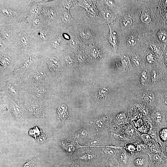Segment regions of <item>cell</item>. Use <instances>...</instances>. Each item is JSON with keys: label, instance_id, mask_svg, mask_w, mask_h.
Wrapping results in <instances>:
<instances>
[{"label": "cell", "instance_id": "obj_1", "mask_svg": "<svg viewBox=\"0 0 167 167\" xmlns=\"http://www.w3.org/2000/svg\"><path fill=\"white\" fill-rule=\"evenodd\" d=\"M135 29L145 35L157 28L152 0H136Z\"/></svg>", "mask_w": 167, "mask_h": 167}, {"label": "cell", "instance_id": "obj_2", "mask_svg": "<svg viewBox=\"0 0 167 167\" xmlns=\"http://www.w3.org/2000/svg\"><path fill=\"white\" fill-rule=\"evenodd\" d=\"M144 37V35L135 29L123 33L122 45L125 52L143 46Z\"/></svg>", "mask_w": 167, "mask_h": 167}, {"label": "cell", "instance_id": "obj_3", "mask_svg": "<svg viewBox=\"0 0 167 167\" xmlns=\"http://www.w3.org/2000/svg\"><path fill=\"white\" fill-rule=\"evenodd\" d=\"M158 64L150 70V86L157 88L167 84V68L163 62L157 60Z\"/></svg>", "mask_w": 167, "mask_h": 167}, {"label": "cell", "instance_id": "obj_4", "mask_svg": "<svg viewBox=\"0 0 167 167\" xmlns=\"http://www.w3.org/2000/svg\"><path fill=\"white\" fill-rule=\"evenodd\" d=\"M144 49L145 47L143 46L129 50L126 52L131 60L133 68V73H136L145 66Z\"/></svg>", "mask_w": 167, "mask_h": 167}, {"label": "cell", "instance_id": "obj_5", "mask_svg": "<svg viewBox=\"0 0 167 167\" xmlns=\"http://www.w3.org/2000/svg\"><path fill=\"white\" fill-rule=\"evenodd\" d=\"M137 99L146 105L156 108L157 104L156 88L150 86L141 90L138 94Z\"/></svg>", "mask_w": 167, "mask_h": 167}, {"label": "cell", "instance_id": "obj_6", "mask_svg": "<svg viewBox=\"0 0 167 167\" xmlns=\"http://www.w3.org/2000/svg\"><path fill=\"white\" fill-rule=\"evenodd\" d=\"M157 28L167 20V0H152Z\"/></svg>", "mask_w": 167, "mask_h": 167}, {"label": "cell", "instance_id": "obj_7", "mask_svg": "<svg viewBox=\"0 0 167 167\" xmlns=\"http://www.w3.org/2000/svg\"><path fill=\"white\" fill-rule=\"evenodd\" d=\"M143 46L150 49L156 55L157 59L161 57L164 49V46L155 39L153 34L144 35Z\"/></svg>", "mask_w": 167, "mask_h": 167}, {"label": "cell", "instance_id": "obj_8", "mask_svg": "<svg viewBox=\"0 0 167 167\" xmlns=\"http://www.w3.org/2000/svg\"><path fill=\"white\" fill-rule=\"evenodd\" d=\"M135 74L141 90L150 86L151 74L150 70L145 66Z\"/></svg>", "mask_w": 167, "mask_h": 167}, {"label": "cell", "instance_id": "obj_9", "mask_svg": "<svg viewBox=\"0 0 167 167\" xmlns=\"http://www.w3.org/2000/svg\"><path fill=\"white\" fill-rule=\"evenodd\" d=\"M157 104L156 109L167 111V84L156 88Z\"/></svg>", "mask_w": 167, "mask_h": 167}, {"label": "cell", "instance_id": "obj_10", "mask_svg": "<svg viewBox=\"0 0 167 167\" xmlns=\"http://www.w3.org/2000/svg\"><path fill=\"white\" fill-rule=\"evenodd\" d=\"M153 35L155 39L162 44L164 49L167 46V26L165 24L158 27Z\"/></svg>", "mask_w": 167, "mask_h": 167}, {"label": "cell", "instance_id": "obj_11", "mask_svg": "<svg viewBox=\"0 0 167 167\" xmlns=\"http://www.w3.org/2000/svg\"><path fill=\"white\" fill-rule=\"evenodd\" d=\"M152 118L159 131L163 128H167V123L164 112L155 109Z\"/></svg>", "mask_w": 167, "mask_h": 167}, {"label": "cell", "instance_id": "obj_12", "mask_svg": "<svg viewBox=\"0 0 167 167\" xmlns=\"http://www.w3.org/2000/svg\"><path fill=\"white\" fill-rule=\"evenodd\" d=\"M144 60L145 66L150 70L158 64L156 55L145 47L144 50Z\"/></svg>", "mask_w": 167, "mask_h": 167}, {"label": "cell", "instance_id": "obj_13", "mask_svg": "<svg viewBox=\"0 0 167 167\" xmlns=\"http://www.w3.org/2000/svg\"><path fill=\"white\" fill-rule=\"evenodd\" d=\"M121 69L126 74H130L133 73V68L130 59L128 56L122 54L120 57Z\"/></svg>", "mask_w": 167, "mask_h": 167}, {"label": "cell", "instance_id": "obj_14", "mask_svg": "<svg viewBox=\"0 0 167 167\" xmlns=\"http://www.w3.org/2000/svg\"><path fill=\"white\" fill-rule=\"evenodd\" d=\"M108 24L109 28V31L107 36V40L112 46L113 49L116 52L118 46V39L116 33L111 28L109 23Z\"/></svg>", "mask_w": 167, "mask_h": 167}, {"label": "cell", "instance_id": "obj_15", "mask_svg": "<svg viewBox=\"0 0 167 167\" xmlns=\"http://www.w3.org/2000/svg\"><path fill=\"white\" fill-rule=\"evenodd\" d=\"M148 155L145 154H140L136 156L133 161L134 164L137 166L141 167L144 165L146 158Z\"/></svg>", "mask_w": 167, "mask_h": 167}, {"label": "cell", "instance_id": "obj_16", "mask_svg": "<svg viewBox=\"0 0 167 167\" xmlns=\"http://www.w3.org/2000/svg\"><path fill=\"white\" fill-rule=\"evenodd\" d=\"M11 109L16 120L19 122L22 121V113L19 107L15 105H13Z\"/></svg>", "mask_w": 167, "mask_h": 167}, {"label": "cell", "instance_id": "obj_17", "mask_svg": "<svg viewBox=\"0 0 167 167\" xmlns=\"http://www.w3.org/2000/svg\"><path fill=\"white\" fill-rule=\"evenodd\" d=\"M39 158V156H37L28 160L22 165L21 167H34Z\"/></svg>", "mask_w": 167, "mask_h": 167}, {"label": "cell", "instance_id": "obj_18", "mask_svg": "<svg viewBox=\"0 0 167 167\" xmlns=\"http://www.w3.org/2000/svg\"><path fill=\"white\" fill-rule=\"evenodd\" d=\"M158 135L161 142L167 141V128H163L160 130Z\"/></svg>", "mask_w": 167, "mask_h": 167}, {"label": "cell", "instance_id": "obj_19", "mask_svg": "<svg viewBox=\"0 0 167 167\" xmlns=\"http://www.w3.org/2000/svg\"><path fill=\"white\" fill-rule=\"evenodd\" d=\"M128 159V155L125 151L123 152L119 156L118 160L122 164H126Z\"/></svg>", "mask_w": 167, "mask_h": 167}, {"label": "cell", "instance_id": "obj_20", "mask_svg": "<svg viewBox=\"0 0 167 167\" xmlns=\"http://www.w3.org/2000/svg\"><path fill=\"white\" fill-rule=\"evenodd\" d=\"M103 16L105 19L109 22L111 21L114 17L111 10L109 9H107L104 11Z\"/></svg>", "mask_w": 167, "mask_h": 167}, {"label": "cell", "instance_id": "obj_21", "mask_svg": "<svg viewBox=\"0 0 167 167\" xmlns=\"http://www.w3.org/2000/svg\"><path fill=\"white\" fill-rule=\"evenodd\" d=\"M79 4V6L83 7L86 10L89 8L91 5V1L88 0L81 1Z\"/></svg>", "mask_w": 167, "mask_h": 167}, {"label": "cell", "instance_id": "obj_22", "mask_svg": "<svg viewBox=\"0 0 167 167\" xmlns=\"http://www.w3.org/2000/svg\"><path fill=\"white\" fill-rule=\"evenodd\" d=\"M93 158V155L89 153L84 154L79 157V158L81 160L85 161H90L92 160Z\"/></svg>", "mask_w": 167, "mask_h": 167}, {"label": "cell", "instance_id": "obj_23", "mask_svg": "<svg viewBox=\"0 0 167 167\" xmlns=\"http://www.w3.org/2000/svg\"><path fill=\"white\" fill-rule=\"evenodd\" d=\"M70 46L75 49H78L79 48V44L78 41L74 38L71 39L70 41Z\"/></svg>", "mask_w": 167, "mask_h": 167}, {"label": "cell", "instance_id": "obj_24", "mask_svg": "<svg viewBox=\"0 0 167 167\" xmlns=\"http://www.w3.org/2000/svg\"><path fill=\"white\" fill-rule=\"evenodd\" d=\"M47 139V135L45 133H43L39 136L37 139V141L39 143H43L45 142Z\"/></svg>", "mask_w": 167, "mask_h": 167}, {"label": "cell", "instance_id": "obj_25", "mask_svg": "<svg viewBox=\"0 0 167 167\" xmlns=\"http://www.w3.org/2000/svg\"><path fill=\"white\" fill-rule=\"evenodd\" d=\"M161 57L167 68V46L164 49L163 54Z\"/></svg>", "mask_w": 167, "mask_h": 167}, {"label": "cell", "instance_id": "obj_26", "mask_svg": "<svg viewBox=\"0 0 167 167\" xmlns=\"http://www.w3.org/2000/svg\"><path fill=\"white\" fill-rule=\"evenodd\" d=\"M62 20L65 23L68 22L71 20V16L68 13L65 12L62 17Z\"/></svg>", "mask_w": 167, "mask_h": 167}, {"label": "cell", "instance_id": "obj_27", "mask_svg": "<svg viewBox=\"0 0 167 167\" xmlns=\"http://www.w3.org/2000/svg\"><path fill=\"white\" fill-rule=\"evenodd\" d=\"M106 120V118H101L96 120V123L98 127H101L105 124Z\"/></svg>", "mask_w": 167, "mask_h": 167}, {"label": "cell", "instance_id": "obj_28", "mask_svg": "<svg viewBox=\"0 0 167 167\" xmlns=\"http://www.w3.org/2000/svg\"><path fill=\"white\" fill-rule=\"evenodd\" d=\"M81 36L85 39H89L90 37V34L86 30H83L80 33Z\"/></svg>", "mask_w": 167, "mask_h": 167}, {"label": "cell", "instance_id": "obj_29", "mask_svg": "<svg viewBox=\"0 0 167 167\" xmlns=\"http://www.w3.org/2000/svg\"><path fill=\"white\" fill-rule=\"evenodd\" d=\"M99 142V140L96 139H93L88 142V144L89 146H95L97 145Z\"/></svg>", "mask_w": 167, "mask_h": 167}, {"label": "cell", "instance_id": "obj_30", "mask_svg": "<svg viewBox=\"0 0 167 167\" xmlns=\"http://www.w3.org/2000/svg\"><path fill=\"white\" fill-rule=\"evenodd\" d=\"M79 134L81 138H86L88 134L87 131L84 129H81L79 131Z\"/></svg>", "mask_w": 167, "mask_h": 167}, {"label": "cell", "instance_id": "obj_31", "mask_svg": "<svg viewBox=\"0 0 167 167\" xmlns=\"http://www.w3.org/2000/svg\"><path fill=\"white\" fill-rule=\"evenodd\" d=\"M104 3L107 6L110 7H113L115 5V1L114 0H104Z\"/></svg>", "mask_w": 167, "mask_h": 167}, {"label": "cell", "instance_id": "obj_32", "mask_svg": "<svg viewBox=\"0 0 167 167\" xmlns=\"http://www.w3.org/2000/svg\"><path fill=\"white\" fill-rule=\"evenodd\" d=\"M92 54L94 57H97L100 54V51L97 48L93 47L92 49Z\"/></svg>", "mask_w": 167, "mask_h": 167}, {"label": "cell", "instance_id": "obj_33", "mask_svg": "<svg viewBox=\"0 0 167 167\" xmlns=\"http://www.w3.org/2000/svg\"><path fill=\"white\" fill-rule=\"evenodd\" d=\"M21 42L24 46H27L28 44V40L25 36H22L21 39Z\"/></svg>", "mask_w": 167, "mask_h": 167}, {"label": "cell", "instance_id": "obj_34", "mask_svg": "<svg viewBox=\"0 0 167 167\" xmlns=\"http://www.w3.org/2000/svg\"><path fill=\"white\" fill-rule=\"evenodd\" d=\"M106 153L111 156H114L116 152L114 149L111 148H107L105 150Z\"/></svg>", "mask_w": 167, "mask_h": 167}, {"label": "cell", "instance_id": "obj_35", "mask_svg": "<svg viewBox=\"0 0 167 167\" xmlns=\"http://www.w3.org/2000/svg\"><path fill=\"white\" fill-rule=\"evenodd\" d=\"M117 119L119 121H123L126 119V116L124 113H120L118 115Z\"/></svg>", "mask_w": 167, "mask_h": 167}, {"label": "cell", "instance_id": "obj_36", "mask_svg": "<svg viewBox=\"0 0 167 167\" xmlns=\"http://www.w3.org/2000/svg\"><path fill=\"white\" fill-rule=\"evenodd\" d=\"M60 41L58 39H55L53 42V47L55 48L58 47L60 46Z\"/></svg>", "mask_w": 167, "mask_h": 167}, {"label": "cell", "instance_id": "obj_37", "mask_svg": "<svg viewBox=\"0 0 167 167\" xmlns=\"http://www.w3.org/2000/svg\"><path fill=\"white\" fill-rule=\"evenodd\" d=\"M51 61L54 64L56 65H58L59 64L58 60L56 58L52 57L50 58Z\"/></svg>", "mask_w": 167, "mask_h": 167}, {"label": "cell", "instance_id": "obj_38", "mask_svg": "<svg viewBox=\"0 0 167 167\" xmlns=\"http://www.w3.org/2000/svg\"><path fill=\"white\" fill-rule=\"evenodd\" d=\"M56 13L54 11H51L49 13V16L50 18L53 19L56 16Z\"/></svg>", "mask_w": 167, "mask_h": 167}, {"label": "cell", "instance_id": "obj_39", "mask_svg": "<svg viewBox=\"0 0 167 167\" xmlns=\"http://www.w3.org/2000/svg\"><path fill=\"white\" fill-rule=\"evenodd\" d=\"M2 34L3 36L6 38H8L10 37L9 33L5 31L4 30L3 31Z\"/></svg>", "mask_w": 167, "mask_h": 167}, {"label": "cell", "instance_id": "obj_40", "mask_svg": "<svg viewBox=\"0 0 167 167\" xmlns=\"http://www.w3.org/2000/svg\"><path fill=\"white\" fill-rule=\"evenodd\" d=\"M114 136L115 138L118 139H124V137L121 135L114 134Z\"/></svg>", "mask_w": 167, "mask_h": 167}, {"label": "cell", "instance_id": "obj_41", "mask_svg": "<svg viewBox=\"0 0 167 167\" xmlns=\"http://www.w3.org/2000/svg\"><path fill=\"white\" fill-rule=\"evenodd\" d=\"M66 7L68 9H69L72 6V3L71 2H67L65 3Z\"/></svg>", "mask_w": 167, "mask_h": 167}, {"label": "cell", "instance_id": "obj_42", "mask_svg": "<svg viewBox=\"0 0 167 167\" xmlns=\"http://www.w3.org/2000/svg\"><path fill=\"white\" fill-rule=\"evenodd\" d=\"M66 62L68 65H71L72 63V62L70 58L67 57L66 58Z\"/></svg>", "mask_w": 167, "mask_h": 167}, {"label": "cell", "instance_id": "obj_43", "mask_svg": "<svg viewBox=\"0 0 167 167\" xmlns=\"http://www.w3.org/2000/svg\"><path fill=\"white\" fill-rule=\"evenodd\" d=\"M95 11H96L95 9V8L94 7H91L90 8H89V11L92 14H95L96 13Z\"/></svg>", "mask_w": 167, "mask_h": 167}, {"label": "cell", "instance_id": "obj_44", "mask_svg": "<svg viewBox=\"0 0 167 167\" xmlns=\"http://www.w3.org/2000/svg\"><path fill=\"white\" fill-rule=\"evenodd\" d=\"M40 37L42 39H45L46 37V34L43 32H42L40 34Z\"/></svg>", "mask_w": 167, "mask_h": 167}, {"label": "cell", "instance_id": "obj_45", "mask_svg": "<svg viewBox=\"0 0 167 167\" xmlns=\"http://www.w3.org/2000/svg\"><path fill=\"white\" fill-rule=\"evenodd\" d=\"M69 167H80V166L75 163H73L71 164Z\"/></svg>", "mask_w": 167, "mask_h": 167}, {"label": "cell", "instance_id": "obj_46", "mask_svg": "<svg viewBox=\"0 0 167 167\" xmlns=\"http://www.w3.org/2000/svg\"><path fill=\"white\" fill-rule=\"evenodd\" d=\"M64 37L66 39L68 40L70 39L69 36L66 34H64L63 35Z\"/></svg>", "mask_w": 167, "mask_h": 167}, {"label": "cell", "instance_id": "obj_47", "mask_svg": "<svg viewBox=\"0 0 167 167\" xmlns=\"http://www.w3.org/2000/svg\"><path fill=\"white\" fill-rule=\"evenodd\" d=\"M40 23V20L39 19H36L34 24L36 25H38Z\"/></svg>", "mask_w": 167, "mask_h": 167}, {"label": "cell", "instance_id": "obj_48", "mask_svg": "<svg viewBox=\"0 0 167 167\" xmlns=\"http://www.w3.org/2000/svg\"><path fill=\"white\" fill-rule=\"evenodd\" d=\"M3 12L6 15H9V13L8 12V11L6 9H4L3 10Z\"/></svg>", "mask_w": 167, "mask_h": 167}, {"label": "cell", "instance_id": "obj_49", "mask_svg": "<svg viewBox=\"0 0 167 167\" xmlns=\"http://www.w3.org/2000/svg\"><path fill=\"white\" fill-rule=\"evenodd\" d=\"M165 118L166 121L167 123V111L165 112Z\"/></svg>", "mask_w": 167, "mask_h": 167}, {"label": "cell", "instance_id": "obj_50", "mask_svg": "<svg viewBox=\"0 0 167 167\" xmlns=\"http://www.w3.org/2000/svg\"><path fill=\"white\" fill-rule=\"evenodd\" d=\"M110 167H120L118 165H113L112 166H110Z\"/></svg>", "mask_w": 167, "mask_h": 167}, {"label": "cell", "instance_id": "obj_51", "mask_svg": "<svg viewBox=\"0 0 167 167\" xmlns=\"http://www.w3.org/2000/svg\"><path fill=\"white\" fill-rule=\"evenodd\" d=\"M52 167H60V166L57 165H55V166H54Z\"/></svg>", "mask_w": 167, "mask_h": 167}, {"label": "cell", "instance_id": "obj_52", "mask_svg": "<svg viewBox=\"0 0 167 167\" xmlns=\"http://www.w3.org/2000/svg\"><path fill=\"white\" fill-rule=\"evenodd\" d=\"M165 24L166 25V26H167V20L166 21V22L165 23Z\"/></svg>", "mask_w": 167, "mask_h": 167}, {"label": "cell", "instance_id": "obj_53", "mask_svg": "<svg viewBox=\"0 0 167 167\" xmlns=\"http://www.w3.org/2000/svg\"><path fill=\"white\" fill-rule=\"evenodd\" d=\"M95 167H98V166H95Z\"/></svg>", "mask_w": 167, "mask_h": 167}]
</instances>
